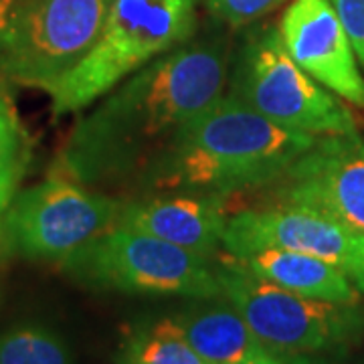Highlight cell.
<instances>
[{"mask_svg":"<svg viewBox=\"0 0 364 364\" xmlns=\"http://www.w3.org/2000/svg\"><path fill=\"white\" fill-rule=\"evenodd\" d=\"M233 47L223 33L193 37L132 73L69 132L53 176L90 188H132L188 124L227 93Z\"/></svg>","mask_w":364,"mask_h":364,"instance_id":"1","label":"cell"},{"mask_svg":"<svg viewBox=\"0 0 364 364\" xmlns=\"http://www.w3.org/2000/svg\"><path fill=\"white\" fill-rule=\"evenodd\" d=\"M318 136L286 130L231 93L188 124L132 184L138 196L269 188Z\"/></svg>","mask_w":364,"mask_h":364,"instance_id":"2","label":"cell"},{"mask_svg":"<svg viewBox=\"0 0 364 364\" xmlns=\"http://www.w3.org/2000/svg\"><path fill=\"white\" fill-rule=\"evenodd\" d=\"M198 0H116L91 51L51 90L53 114L85 109L196 33Z\"/></svg>","mask_w":364,"mask_h":364,"instance_id":"3","label":"cell"},{"mask_svg":"<svg viewBox=\"0 0 364 364\" xmlns=\"http://www.w3.org/2000/svg\"><path fill=\"white\" fill-rule=\"evenodd\" d=\"M227 93L269 122L310 136H356L352 112L289 57L277 26L251 31L233 51Z\"/></svg>","mask_w":364,"mask_h":364,"instance_id":"4","label":"cell"},{"mask_svg":"<svg viewBox=\"0 0 364 364\" xmlns=\"http://www.w3.org/2000/svg\"><path fill=\"white\" fill-rule=\"evenodd\" d=\"M215 269L223 298L239 310L261 344L277 354L338 350L364 334V310L358 304H336L287 291L257 277L231 255L217 261Z\"/></svg>","mask_w":364,"mask_h":364,"instance_id":"5","label":"cell"},{"mask_svg":"<svg viewBox=\"0 0 364 364\" xmlns=\"http://www.w3.org/2000/svg\"><path fill=\"white\" fill-rule=\"evenodd\" d=\"M61 267L93 289L193 299L223 296L208 257L117 225L67 257Z\"/></svg>","mask_w":364,"mask_h":364,"instance_id":"6","label":"cell"},{"mask_svg":"<svg viewBox=\"0 0 364 364\" xmlns=\"http://www.w3.org/2000/svg\"><path fill=\"white\" fill-rule=\"evenodd\" d=\"M122 205L102 191L51 174L14 193L0 221V249L25 259L63 263L116 227Z\"/></svg>","mask_w":364,"mask_h":364,"instance_id":"7","label":"cell"},{"mask_svg":"<svg viewBox=\"0 0 364 364\" xmlns=\"http://www.w3.org/2000/svg\"><path fill=\"white\" fill-rule=\"evenodd\" d=\"M116 0H28L4 51L0 73L49 91L91 51Z\"/></svg>","mask_w":364,"mask_h":364,"instance_id":"8","label":"cell"},{"mask_svg":"<svg viewBox=\"0 0 364 364\" xmlns=\"http://www.w3.org/2000/svg\"><path fill=\"white\" fill-rule=\"evenodd\" d=\"M223 249L245 257L259 249H289L328 261L364 294V233L318 208L294 203H265L229 217Z\"/></svg>","mask_w":364,"mask_h":364,"instance_id":"9","label":"cell"},{"mask_svg":"<svg viewBox=\"0 0 364 364\" xmlns=\"http://www.w3.org/2000/svg\"><path fill=\"white\" fill-rule=\"evenodd\" d=\"M269 188V203L318 208L364 233V140L318 136Z\"/></svg>","mask_w":364,"mask_h":364,"instance_id":"10","label":"cell"},{"mask_svg":"<svg viewBox=\"0 0 364 364\" xmlns=\"http://www.w3.org/2000/svg\"><path fill=\"white\" fill-rule=\"evenodd\" d=\"M277 28L289 57L310 77L348 104L364 107V75L328 0H291Z\"/></svg>","mask_w":364,"mask_h":364,"instance_id":"11","label":"cell"},{"mask_svg":"<svg viewBox=\"0 0 364 364\" xmlns=\"http://www.w3.org/2000/svg\"><path fill=\"white\" fill-rule=\"evenodd\" d=\"M227 221L225 196L170 193L136 196L124 203L116 225L152 235L213 259L223 247Z\"/></svg>","mask_w":364,"mask_h":364,"instance_id":"12","label":"cell"},{"mask_svg":"<svg viewBox=\"0 0 364 364\" xmlns=\"http://www.w3.org/2000/svg\"><path fill=\"white\" fill-rule=\"evenodd\" d=\"M235 259L257 277L287 291L336 304H358V289L348 275L312 255L289 249H259Z\"/></svg>","mask_w":364,"mask_h":364,"instance_id":"13","label":"cell"},{"mask_svg":"<svg viewBox=\"0 0 364 364\" xmlns=\"http://www.w3.org/2000/svg\"><path fill=\"white\" fill-rule=\"evenodd\" d=\"M174 316L186 342L208 364H235L263 346L227 298L196 299Z\"/></svg>","mask_w":364,"mask_h":364,"instance_id":"14","label":"cell"},{"mask_svg":"<svg viewBox=\"0 0 364 364\" xmlns=\"http://www.w3.org/2000/svg\"><path fill=\"white\" fill-rule=\"evenodd\" d=\"M119 364H208L186 342L172 318L132 328L122 342Z\"/></svg>","mask_w":364,"mask_h":364,"instance_id":"15","label":"cell"},{"mask_svg":"<svg viewBox=\"0 0 364 364\" xmlns=\"http://www.w3.org/2000/svg\"><path fill=\"white\" fill-rule=\"evenodd\" d=\"M0 364H73V356L55 330L25 322L0 334Z\"/></svg>","mask_w":364,"mask_h":364,"instance_id":"16","label":"cell"},{"mask_svg":"<svg viewBox=\"0 0 364 364\" xmlns=\"http://www.w3.org/2000/svg\"><path fill=\"white\" fill-rule=\"evenodd\" d=\"M21 164H28L26 134L13 105L4 95H0V174Z\"/></svg>","mask_w":364,"mask_h":364,"instance_id":"17","label":"cell"},{"mask_svg":"<svg viewBox=\"0 0 364 364\" xmlns=\"http://www.w3.org/2000/svg\"><path fill=\"white\" fill-rule=\"evenodd\" d=\"M286 0H205L210 14L229 26H247L279 9Z\"/></svg>","mask_w":364,"mask_h":364,"instance_id":"18","label":"cell"},{"mask_svg":"<svg viewBox=\"0 0 364 364\" xmlns=\"http://www.w3.org/2000/svg\"><path fill=\"white\" fill-rule=\"evenodd\" d=\"M364 67V0H328Z\"/></svg>","mask_w":364,"mask_h":364,"instance_id":"19","label":"cell"},{"mask_svg":"<svg viewBox=\"0 0 364 364\" xmlns=\"http://www.w3.org/2000/svg\"><path fill=\"white\" fill-rule=\"evenodd\" d=\"M28 0H0V53L9 45Z\"/></svg>","mask_w":364,"mask_h":364,"instance_id":"20","label":"cell"},{"mask_svg":"<svg viewBox=\"0 0 364 364\" xmlns=\"http://www.w3.org/2000/svg\"><path fill=\"white\" fill-rule=\"evenodd\" d=\"M25 170L26 164H21V166H14V168L0 174V221H2V215H4V210L9 207L11 198H13L16 188H18V182L23 178Z\"/></svg>","mask_w":364,"mask_h":364,"instance_id":"21","label":"cell"},{"mask_svg":"<svg viewBox=\"0 0 364 364\" xmlns=\"http://www.w3.org/2000/svg\"><path fill=\"white\" fill-rule=\"evenodd\" d=\"M235 364H286V356L269 350L265 346H259L257 350H253L245 358H241L239 363Z\"/></svg>","mask_w":364,"mask_h":364,"instance_id":"22","label":"cell"},{"mask_svg":"<svg viewBox=\"0 0 364 364\" xmlns=\"http://www.w3.org/2000/svg\"><path fill=\"white\" fill-rule=\"evenodd\" d=\"M286 364H326L316 354H296V356H286Z\"/></svg>","mask_w":364,"mask_h":364,"instance_id":"23","label":"cell"}]
</instances>
